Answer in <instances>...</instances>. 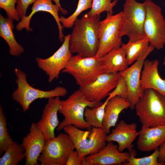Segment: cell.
Segmentation results:
<instances>
[{
	"mask_svg": "<svg viewBox=\"0 0 165 165\" xmlns=\"http://www.w3.org/2000/svg\"><path fill=\"white\" fill-rule=\"evenodd\" d=\"M100 16L82 15L75 20L70 34L69 47L72 53L82 57L96 56L99 46L98 29Z\"/></svg>",
	"mask_w": 165,
	"mask_h": 165,
	"instance_id": "6da1fadb",
	"label": "cell"
},
{
	"mask_svg": "<svg viewBox=\"0 0 165 165\" xmlns=\"http://www.w3.org/2000/svg\"><path fill=\"white\" fill-rule=\"evenodd\" d=\"M134 109L142 127L165 125V96L159 92L145 90Z\"/></svg>",
	"mask_w": 165,
	"mask_h": 165,
	"instance_id": "7a4b0ae2",
	"label": "cell"
},
{
	"mask_svg": "<svg viewBox=\"0 0 165 165\" xmlns=\"http://www.w3.org/2000/svg\"><path fill=\"white\" fill-rule=\"evenodd\" d=\"M102 103L101 101H89L79 89L75 91L67 99L61 100L59 112L64 118L59 123L57 130L61 131L65 127L70 125L82 130L90 129L92 127L86 123L84 119L85 109L87 107L98 106Z\"/></svg>",
	"mask_w": 165,
	"mask_h": 165,
	"instance_id": "3957f363",
	"label": "cell"
},
{
	"mask_svg": "<svg viewBox=\"0 0 165 165\" xmlns=\"http://www.w3.org/2000/svg\"><path fill=\"white\" fill-rule=\"evenodd\" d=\"M63 130L70 137L75 149L82 158L97 153L107 143L108 134L103 128L92 127L84 130L70 125Z\"/></svg>",
	"mask_w": 165,
	"mask_h": 165,
	"instance_id": "277c9868",
	"label": "cell"
},
{
	"mask_svg": "<svg viewBox=\"0 0 165 165\" xmlns=\"http://www.w3.org/2000/svg\"><path fill=\"white\" fill-rule=\"evenodd\" d=\"M17 88L12 94L13 100L18 103L24 112L27 111L31 104L38 99H49L66 95L67 91L63 87L58 86L53 90L45 91L31 86L28 82L26 74L18 68L14 70Z\"/></svg>",
	"mask_w": 165,
	"mask_h": 165,
	"instance_id": "5b68a950",
	"label": "cell"
},
{
	"mask_svg": "<svg viewBox=\"0 0 165 165\" xmlns=\"http://www.w3.org/2000/svg\"><path fill=\"white\" fill-rule=\"evenodd\" d=\"M146 12L144 3L136 0H126L123 11L120 35L126 36L128 41L134 42L145 37L144 24Z\"/></svg>",
	"mask_w": 165,
	"mask_h": 165,
	"instance_id": "8992f818",
	"label": "cell"
},
{
	"mask_svg": "<svg viewBox=\"0 0 165 165\" xmlns=\"http://www.w3.org/2000/svg\"><path fill=\"white\" fill-rule=\"evenodd\" d=\"M107 13L106 18L100 21L99 25V46L95 56L98 58L121 47L122 44L120 31L123 11L114 15Z\"/></svg>",
	"mask_w": 165,
	"mask_h": 165,
	"instance_id": "52a82bcc",
	"label": "cell"
},
{
	"mask_svg": "<svg viewBox=\"0 0 165 165\" xmlns=\"http://www.w3.org/2000/svg\"><path fill=\"white\" fill-rule=\"evenodd\" d=\"M61 72L72 76L79 87L90 84L102 73L99 58L83 57L78 55H72Z\"/></svg>",
	"mask_w": 165,
	"mask_h": 165,
	"instance_id": "ba28073f",
	"label": "cell"
},
{
	"mask_svg": "<svg viewBox=\"0 0 165 165\" xmlns=\"http://www.w3.org/2000/svg\"><path fill=\"white\" fill-rule=\"evenodd\" d=\"M146 15L144 24V32L150 45L155 49H163L165 45V19L162 9L151 0L143 2Z\"/></svg>",
	"mask_w": 165,
	"mask_h": 165,
	"instance_id": "9c48e42d",
	"label": "cell"
},
{
	"mask_svg": "<svg viewBox=\"0 0 165 165\" xmlns=\"http://www.w3.org/2000/svg\"><path fill=\"white\" fill-rule=\"evenodd\" d=\"M74 149L69 135L60 134L45 141L38 161L41 165H66L69 154Z\"/></svg>",
	"mask_w": 165,
	"mask_h": 165,
	"instance_id": "30bf717a",
	"label": "cell"
},
{
	"mask_svg": "<svg viewBox=\"0 0 165 165\" xmlns=\"http://www.w3.org/2000/svg\"><path fill=\"white\" fill-rule=\"evenodd\" d=\"M70 37V34L64 36L62 44L51 56L45 59L35 58L38 67L48 76L49 82L59 78L72 55L69 47Z\"/></svg>",
	"mask_w": 165,
	"mask_h": 165,
	"instance_id": "8fae6325",
	"label": "cell"
},
{
	"mask_svg": "<svg viewBox=\"0 0 165 165\" xmlns=\"http://www.w3.org/2000/svg\"><path fill=\"white\" fill-rule=\"evenodd\" d=\"M155 48L150 45L140 57L126 70L119 72L124 79L128 89L127 100L130 104L132 110L135 108L136 104L144 91L141 86V71L145 61Z\"/></svg>",
	"mask_w": 165,
	"mask_h": 165,
	"instance_id": "7c38bea8",
	"label": "cell"
},
{
	"mask_svg": "<svg viewBox=\"0 0 165 165\" xmlns=\"http://www.w3.org/2000/svg\"><path fill=\"white\" fill-rule=\"evenodd\" d=\"M120 76L119 72L102 73L93 82L79 89L88 101L101 102L115 88Z\"/></svg>",
	"mask_w": 165,
	"mask_h": 165,
	"instance_id": "4fadbf2b",
	"label": "cell"
},
{
	"mask_svg": "<svg viewBox=\"0 0 165 165\" xmlns=\"http://www.w3.org/2000/svg\"><path fill=\"white\" fill-rule=\"evenodd\" d=\"M44 136L36 123H32L29 133L24 137L21 145L25 151V165H38V159L44 149Z\"/></svg>",
	"mask_w": 165,
	"mask_h": 165,
	"instance_id": "5bb4252c",
	"label": "cell"
},
{
	"mask_svg": "<svg viewBox=\"0 0 165 165\" xmlns=\"http://www.w3.org/2000/svg\"><path fill=\"white\" fill-rule=\"evenodd\" d=\"M61 100L59 97L48 99L41 118L36 123L43 134L45 141L55 137L54 131L59 124L57 112L60 109Z\"/></svg>",
	"mask_w": 165,
	"mask_h": 165,
	"instance_id": "9a60e30c",
	"label": "cell"
},
{
	"mask_svg": "<svg viewBox=\"0 0 165 165\" xmlns=\"http://www.w3.org/2000/svg\"><path fill=\"white\" fill-rule=\"evenodd\" d=\"M137 128L136 123H127L121 120L111 133L107 135L106 141L117 143L118 149L120 152H123L126 149L129 152L133 149L132 143L139 135Z\"/></svg>",
	"mask_w": 165,
	"mask_h": 165,
	"instance_id": "2e32d148",
	"label": "cell"
},
{
	"mask_svg": "<svg viewBox=\"0 0 165 165\" xmlns=\"http://www.w3.org/2000/svg\"><path fill=\"white\" fill-rule=\"evenodd\" d=\"M130 156L127 152H120L113 142H108L97 153L85 157L89 165H113L123 164Z\"/></svg>",
	"mask_w": 165,
	"mask_h": 165,
	"instance_id": "e0dca14e",
	"label": "cell"
},
{
	"mask_svg": "<svg viewBox=\"0 0 165 165\" xmlns=\"http://www.w3.org/2000/svg\"><path fill=\"white\" fill-rule=\"evenodd\" d=\"M52 0H37L34 3L31 8V11L28 16L21 19L17 24L16 29L18 31H20L25 28L29 32L33 29L30 27V23L31 17L35 13L39 11L48 12L53 17L58 28L59 38L60 41L62 42L64 37L63 32V27L60 22V17L58 12L60 9L56 4H53Z\"/></svg>",
	"mask_w": 165,
	"mask_h": 165,
	"instance_id": "ac0fdd59",
	"label": "cell"
},
{
	"mask_svg": "<svg viewBox=\"0 0 165 165\" xmlns=\"http://www.w3.org/2000/svg\"><path fill=\"white\" fill-rule=\"evenodd\" d=\"M159 61L146 59L144 63L141 78V86L143 91L151 89L165 96V79L158 72Z\"/></svg>",
	"mask_w": 165,
	"mask_h": 165,
	"instance_id": "d6986e66",
	"label": "cell"
},
{
	"mask_svg": "<svg viewBox=\"0 0 165 165\" xmlns=\"http://www.w3.org/2000/svg\"><path fill=\"white\" fill-rule=\"evenodd\" d=\"M137 142L138 149L149 152L159 148L165 141V125L154 127H142Z\"/></svg>",
	"mask_w": 165,
	"mask_h": 165,
	"instance_id": "ffe728a7",
	"label": "cell"
},
{
	"mask_svg": "<svg viewBox=\"0 0 165 165\" xmlns=\"http://www.w3.org/2000/svg\"><path fill=\"white\" fill-rule=\"evenodd\" d=\"M102 73H116L127 69L126 54L121 46L114 49L99 58Z\"/></svg>",
	"mask_w": 165,
	"mask_h": 165,
	"instance_id": "44dd1931",
	"label": "cell"
},
{
	"mask_svg": "<svg viewBox=\"0 0 165 165\" xmlns=\"http://www.w3.org/2000/svg\"><path fill=\"white\" fill-rule=\"evenodd\" d=\"M130 107V104L127 100L118 96L109 100L105 108L103 123V127L107 134L110 133L112 127L116 126L121 112Z\"/></svg>",
	"mask_w": 165,
	"mask_h": 165,
	"instance_id": "7402d4cb",
	"label": "cell"
},
{
	"mask_svg": "<svg viewBox=\"0 0 165 165\" xmlns=\"http://www.w3.org/2000/svg\"><path fill=\"white\" fill-rule=\"evenodd\" d=\"M13 20L0 15V36L7 42L11 55L20 57L24 51V48L16 41L13 31Z\"/></svg>",
	"mask_w": 165,
	"mask_h": 165,
	"instance_id": "603a6c76",
	"label": "cell"
},
{
	"mask_svg": "<svg viewBox=\"0 0 165 165\" xmlns=\"http://www.w3.org/2000/svg\"><path fill=\"white\" fill-rule=\"evenodd\" d=\"M149 45L148 40L145 36L136 41H128L127 43H122L121 47L126 54L128 66L138 60L146 51Z\"/></svg>",
	"mask_w": 165,
	"mask_h": 165,
	"instance_id": "cb8c5ba5",
	"label": "cell"
},
{
	"mask_svg": "<svg viewBox=\"0 0 165 165\" xmlns=\"http://www.w3.org/2000/svg\"><path fill=\"white\" fill-rule=\"evenodd\" d=\"M109 100L107 97L100 105L90 108H86L84 113V118L86 123L91 127L103 128L105 109Z\"/></svg>",
	"mask_w": 165,
	"mask_h": 165,
	"instance_id": "d4e9b609",
	"label": "cell"
},
{
	"mask_svg": "<svg viewBox=\"0 0 165 165\" xmlns=\"http://www.w3.org/2000/svg\"><path fill=\"white\" fill-rule=\"evenodd\" d=\"M0 158V165H17L25 157V151L21 144L13 141Z\"/></svg>",
	"mask_w": 165,
	"mask_h": 165,
	"instance_id": "484cf974",
	"label": "cell"
},
{
	"mask_svg": "<svg viewBox=\"0 0 165 165\" xmlns=\"http://www.w3.org/2000/svg\"><path fill=\"white\" fill-rule=\"evenodd\" d=\"M130 156L124 165H165V163L159 161V148L154 150L150 155L141 158H136V152L133 149L128 152Z\"/></svg>",
	"mask_w": 165,
	"mask_h": 165,
	"instance_id": "4316f807",
	"label": "cell"
},
{
	"mask_svg": "<svg viewBox=\"0 0 165 165\" xmlns=\"http://www.w3.org/2000/svg\"><path fill=\"white\" fill-rule=\"evenodd\" d=\"M117 2L118 0H93L90 10L85 14L89 17H94L100 16L105 11L113 14V8Z\"/></svg>",
	"mask_w": 165,
	"mask_h": 165,
	"instance_id": "83f0119b",
	"label": "cell"
},
{
	"mask_svg": "<svg viewBox=\"0 0 165 165\" xmlns=\"http://www.w3.org/2000/svg\"><path fill=\"white\" fill-rule=\"evenodd\" d=\"M93 0H79L77 7L71 15L67 18L61 16L60 17L61 23L63 28H71L73 26L78 16L84 11L91 8Z\"/></svg>",
	"mask_w": 165,
	"mask_h": 165,
	"instance_id": "f1b7e54d",
	"label": "cell"
},
{
	"mask_svg": "<svg viewBox=\"0 0 165 165\" xmlns=\"http://www.w3.org/2000/svg\"><path fill=\"white\" fill-rule=\"evenodd\" d=\"M9 133L7 120L2 108L0 106V155L6 150L13 142Z\"/></svg>",
	"mask_w": 165,
	"mask_h": 165,
	"instance_id": "f546056e",
	"label": "cell"
},
{
	"mask_svg": "<svg viewBox=\"0 0 165 165\" xmlns=\"http://www.w3.org/2000/svg\"><path fill=\"white\" fill-rule=\"evenodd\" d=\"M16 0H0V7L6 12L8 18L19 21L20 18L15 5Z\"/></svg>",
	"mask_w": 165,
	"mask_h": 165,
	"instance_id": "4dcf8cb0",
	"label": "cell"
},
{
	"mask_svg": "<svg viewBox=\"0 0 165 165\" xmlns=\"http://www.w3.org/2000/svg\"><path fill=\"white\" fill-rule=\"evenodd\" d=\"M128 95L127 86L124 79L121 75L116 86L114 90L108 94L107 98L110 100L114 97L118 96L127 100Z\"/></svg>",
	"mask_w": 165,
	"mask_h": 165,
	"instance_id": "1f68e13d",
	"label": "cell"
},
{
	"mask_svg": "<svg viewBox=\"0 0 165 165\" xmlns=\"http://www.w3.org/2000/svg\"><path fill=\"white\" fill-rule=\"evenodd\" d=\"M66 165H89V164L85 157H82L77 150H74L69 154Z\"/></svg>",
	"mask_w": 165,
	"mask_h": 165,
	"instance_id": "d6a6232c",
	"label": "cell"
},
{
	"mask_svg": "<svg viewBox=\"0 0 165 165\" xmlns=\"http://www.w3.org/2000/svg\"><path fill=\"white\" fill-rule=\"evenodd\" d=\"M37 0H16V9L20 19L26 16V12L29 6Z\"/></svg>",
	"mask_w": 165,
	"mask_h": 165,
	"instance_id": "836d02e7",
	"label": "cell"
},
{
	"mask_svg": "<svg viewBox=\"0 0 165 165\" xmlns=\"http://www.w3.org/2000/svg\"><path fill=\"white\" fill-rule=\"evenodd\" d=\"M159 161L161 163H165V141L159 148Z\"/></svg>",
	"mask_w": 165,
	"mask_h": 165,
	"instance_id": "e575fe53",
	"label": "cell"
},
{
	"mask_svg": "<svg viewBox=\"0 0 165 165\" xmlns=\"http://www.w3.org/2000/svg\"><path fill=\"white\" fill-rule=\"evenodd\" d=\"M53 0L57 6L60 9V11L64 15H65L67 14L68 12L66 10L63 9L61 7L60 4V0Z\"/></svg>",
	"mask_w": 165,
	"mask_h": 165,
	"instance_id": "d590c367",
	"label": "cell"
},
{
	"mask_svg": "<svg viewBox=\"0 0 165 165\" xmlns=\"http://www.w3.org/2000/svg\"><path fill=\"white\" fill-rule=\"evenodd\" d=\"M163 65L165 66V56L163 59Z\"/></svg>",
	"mask_w": 165,
	"mask_h": 165,
	"instance_id": "8d00e7d4",
	"label": "cell"
}]
</instances>
